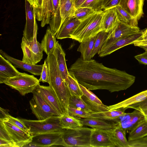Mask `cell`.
Returning <instances> with one entry per match:
<instances>
[{
  "mask_svg": "<svg viewBox=\"0 0 147 147\" xmlns=\"http://www.w3.org/2000/svg\"><path fill=\"white\" fill-rule=\"evenodd\" d=\"M78 82L90 90H105L111 92L126 90L136 77L125 71L107 67L94 59L78 58L68 69Z\"/></svg>",
  "mask_w": 147,
  "mask_h": 147,
  "instance_id": "cell-1",
  "label": "cell"
},
{
  "mask_svg": "<svg viewBox=\"0 0 147 147\" xmlns=\"http://www.w3.org/2000/svg\"><path fill=\"white\" fill-rule=\"evenodd\" d=\"M103 12L102 10L96 11L82 21L70 35V38L80 43L96 36L102 31L101 24Z\"/></svg>",
  "mask_w": 147,
  "mask_h": 147,
  "instance_id": "cell-2",
  "label": "cell"
},
{
  "mask_svg": "<svg viewBox=\"0 0 147 147\" xmlns=\"http://www.w3.org/2000/svg\"><path fill=\"white\" fill-rule=\"evenodd\" d=\"M93 129L80 127L63 129L62 138L65 147H90V139Z\"/></svg>",
  "mask_w": 147,
  "mask_h": 147,
  "instance_id": "cell-3",
  "label": "cell"
},
{
  "mask_svg": "<svg viewBox=\"0 0 147 147\" xmlns=\"http://www.w3.org/2000/svg\"><path fill=\"white\" fill-rule=\"evenodd\" d=\"M60 116L51 117L43 120H32L20 119L28 128L32 136L45 133L62 131L60 122Z\"/></svg>",
  "mask_w": 147,
  "mask_h": 147,
  "instance_id": "cell-4",
  "label": "cell"
},
{
  "mask_svg": "<svg viewBox=\"0 0 147 147\" xmlns=\"http://www.w3.org/2000/svg\"><path fill=\"white\" fill-rule=\"evenodd\" d=\"M3 83L17 90L23 96L32 93L40 85L39 80L33 75L21 72L18 75L6 80Z\"/></svg>",
  "mask_w": 147,
  "mask_h": 147,
  "instance_id": "cell-5",
  "label": "cell"
},
{
  "mask_svg": "<svg viewBox=\"0 0 147 147\" xmlns=\"http://www.w3.org/2000/svg\"><path fill=\"white\" fill-rule=\"evenodd\" d=\"M33 96L30 100L32 113L38 120L45 119L48 118L61 116L53 108L38 94L32 92Z\"/></svg>",
  "mask_w": 147,
  "mask_h": 147,
  "instance_id": "cell-6",
  "label": "cell"
},
{
  "mask_svg": "<svg viewBox=\"0 0 147 147\" xmlns=\"http://www.w3.org/2000/svg\"><path fill=\"white\" fill-rule=\"evenodd\" d=\"M37 33L32 42L28 41L22 37L21 47L23 54L22 61L24 62L36 64L42 58L43 51L41 43L37 40Z\"/></svg>",
  "mask_w": 147,
  "mask_h": 147,
  "instance_id": "cell-7",
  "label": "cell"
},
{
  "mask_svg": "<svg viewBox=\"0 0 147 147\" xmlns=\"http://www.w3.org/2000/svg\"><path fill=\"white\" fill-rule=\"evenodd\" d=\"M16 147L25 146L31 142L33 136L17 127L8 117L0 119Z\"/></svg>",
  "mask_w": 147,
  "mask_h": 147,
  "instance_id": "cell-8",
  "label": "cell"
},
{
  "mask_svg": "<svg viewBox=\"0 0 147 147\" xmlns=\"http://www.w3.org/2000/svg\"><path fill=\"white\" fill-rule=\"evenodd\" d=\"M50 132L33 136L32 141L24 147H65L62 138V131Z\"/></svg>",
  "mask_w": 147,
  "mask_h": 147,
  "instance_id": "cell-9",
  "label": "cell"
},
{
  "mask_svg": "<svg viewBox=\"0 0 147 147\" xmlns=\"http://www.w3.org/2000/svg\"><path fill=\"white\" fill-rule=\"evenodd\" d=\"M140 31L138 26H134L119 20L113 30L109 33L100 51L104 49L121 38Z\"/></svg>",
  "mask_w": 147,
  "mask_h": 147,
  "instance_id": "cell-10",
  "label": "cell"
},
{
  "mask_svg": "<svg viewBox=\"0 0 147 147\" xmlns=\"http://www.w3.org/2000/svg\"><path fill=\"white\" fill-rule=\"evenodd\" d=\"M25 8L26 23L23 31V37L27 41L32 42L35 34L37 33L35 8L27 0H25Z\"/></svg>",
  "mask_w": 147,
  "mask_h": 147,
  "instance_id": "cell-11",
  "label": "cell"
},
{
  "mask_svg": "<svg viewBox=\"0 0 147 147\" xmlns=\"http://www.w3.org/2000/svg\"><path fill=\"white\" fill-rule=\"evenodd\" d=\"M144 119L145 118L142 113L135 109L132 113H126L112 121L115 122L126 132L129 133Z\"/></svg>",
  "mask_w": 147,
  "mask_h": 147,
  "instance_id": "cell-12",
  "label": "cell"
},
{
  "mask_svg": "<svg viewBox=\"0 0 147 147\" xmlns=\"http://www.w3.org/2000/svg\"><path fill=\"white\" fill-rule=\"evenodd\" d=\"M34 91L40 94L54 110L61 116L65 114L57 96L53 90L49 86H38Z\"/></svg>",
  "mask_w": 147,
  "mask_h": 147,
  "instance_id": "cell-13",
  "label": "cell"
},
{
  "mask_svg": "<svg viewBox=\"0 0 147 147\" xmlns=\"http://www.w3.org/2000/svg\"><path fill=\"white\" fill-rule=\"evenodd\" d=\"M111 129H93L90 139V147H116Z\"/></svg>",
  "mask_w": 147,
  "mask_h": 147,
  "instance_id": "cell-14",
  "label": "cell"
},
{
  "mask_svg": "<svg viewBox=\"0 0 147 147\" xmlns=\"http://www.w3.org/2000/svg\"><path fill=\"white\" fill-rule=\"evenodd\" d=\"M143 34V31L132 34L117 40L104 49L100 51L98 53L100 57L109 55L119 49L125 46L132 44L133 42L141 38Z\"/></svg>",
  "mask_w": 147,
  "mask_h": 147,
  "instance_id": "cell-15",
  "label": "cell"
},
{
  "mask_svg": "<svg viewBox=\"0 0 147 147\" xmlns=\"http://www.w3.org/2000/svg\"><path fill=\"white\" fill-rule=\"evenodd\" d=\"M144 0H121L119 5L134 19L138 21L144 14Z\"/></svg>",
  "mask_w": 147,
  "mask_h": 147,
  "instance_id": "cell-16",
  "label": "cell"
},
{
  "mask_svg": "<svg viewBox=\"0 0 147 147\" xmlns=\"http://www.w3.org/2000/svg\"><path fill=\"white\" fill-rule=\"evenodd\" d=\"M0 55L9 61L16 67L20 68L35 75H40L43 64H32L18 60L9 55L2 50H0Z\"/></svg>",
  "mask_w": 147,
  "mask_h": 147,
  "instance_id": "cell-17",
  "label": "cell"
},
{
  "mask_svg": "<svg viewBox=\"0 0 147 147\" xmlns=\"http://www.w3.org/2000/svg\"><path fill=\"white\" fill-rule=\"evenodd\" d=\"M81 22L74 16L67 18L63 22L56 35V38L59 39L70 38V35L73 33Z\"/></svg>",
  "mask_w": 147,
  "mask_h": 147,
  "instance_id": "cell-18",
  "label": "cell"
},
{
  "mask_svg": "<svg viewBox=\"0 0 147 147\" xmlns=\"http://www.w3.org/2000/svg\"><path fill=\"white\" fill-rule=\"evenodd\" d=\"M103 11L101 24L102 30L108 33L111 32L115 28L119 21L115 7Z\"/></svg>",
  "mask_w": 147,
  "mask_h": 147,
  "instance_id": "cell-19",
  "label": "cell"
},
{
  "mask_svg": "<svg viewBox=\"0 0 147 147\" xmlns=\"http://www.w3.org/2000/svg\"><path fill=\"white\" fill-rule=\"evenodd\" d=\"M20 72L8 60L0 55V83L6 80L16 76Z\"/></svg>",
  "mask_w": 147,
  "mask_h": 147,
  "instance_id": "cell-20",
  "label": "cell"
},
{
  "mask_svg": "<svg viewBox=\"0 0 147 147\" xmlns=\"http://www.w3.org/2000/svg\"><path fill=\"white\" fill-rule=\"evenodd\" d=\"M53 53L56 57L61 73L66 83L67 80L69 72L66 63L65 54L58 41Z\"/></svg>",
  "mask_w": 147,
  "mask_h": 147,
  "instance_id": "cell-21",
  "label": "cell"
},
{
  "mask_svg": "<svg viewBox=\"0 0 147 147\" xmlns=\"http://www.w3.org/2000/svg\"><path fill=\"white\" fill-rule=\"evenodd\" d=\"M84 125L91 127L93 129H110L115 126V123L113 121L92 118H79Z\"/></svg>",
  "mask_w": 147,
  "mask_h": 147,
  "instance_id": "cell-22",
  "label": "cell"
},
{
  "mask_svg": "<svg viewBox=\"0 0 147 147\" xmlns=\"http://www.w3.org/2000/svg\"><path fill=\"white\" fill-rule=\"evenodd\" d=\"M128 108L127 107H122L104 112H93L90 113L87 118L98 119L112 121L120 116L125 114L126 113L125 112V110Z\"/></svg>",
  "mask_w": 147,
  "mask_h": 147,
  "instance_id": "cell-23",
  "label": "cell"
},
{
  "mask_svg": "<svg viewBox=\"0 0 147 147\" xmlns=\"http://www.w3.org/2000/svg\"><path fill=\"white\" fill-rule=\"evenodd\" d=\"M53 11L49 23L51 30L55 35L61 26L60 0H52Z\"/></svg>",
  "mask_w": 147,
  "mask_h": 147,
  "instance_id": "cell-24",
  "label": "cell"
},
{
  "mask_svg": "<svg viewBox=\"0 0 147 147\" xmlns=\"http://www.w3.org/2000/svg\"><path fill=\"white\" fill-rule=\"evenodd\" d=\"M147 97V90L142 91L127 99L115 105L107 106L109 110L127 107L134 104L140 102Z\"/></svg>",
  "mask_w": 147,
  "mask_h": 147,
  "instance_id": "cell-25",
  "label": "cell"
},
{
  "mask_svg": "<svg viewBox=\"0 0 147 147\" xmlns=\"http://www.w3.org/2000/svg\"><path fill=\"white\" fill-rule=\"evenodd\" d=\"M115 124L114 127L111 129V136L116 147H129L128 141L125 137L126 132L122 128Z\"/></svg>",
  "mask_w": 147,
  "mask_h": 147,
  "instance_id": "cell-26",
  "label": "cell"
},
{
  "mask_svg": "<svg viewBox=\"0 0 147 147\" xmlns=\"http://www.w3.org/2000/svg\"><path fill=\"white\" fill-rule=\"evenodd\" d=\"M55 36L50 27H48L41 43L43 51L47 55L54 51L55 48L57 41Z\"/></svg>",
  "mask_w": 147,
  "mask_h": 147,
  "instance_id": "cell-27",
  "label": "cell"
},
{
  "mask_svg": "<svg viewBox=\"0 0 147 147\" xmlns=\"http://www.w3.org/2000/svg\"><path fill=\"white\" fill-rule=\"evenodd\" d=\"M59 6L61 26L66 18L74 16L76 8L73 0H60Z\"/></svg>",
  "mask_w": 147,
  "mask_h": 147,
  "instance_id": "cell-28",
  "label": "cell"
},
{
  "mask_svg": "<svg viewBox=\"0 0 147 147\" xmlns=\"http://www.w3.org/2000/svg\"><path fill=\"white\" fill-rule=\"evenodd\" d=\"M95 40V36L80 43L77 51L80 53L81 58L85 61L91 59V54Z\"/></svg>",
  "mask_w": 147,
  "mask_h": 147,
  "instance_id": "cell-29",
  "label": "cell"
},
{
  "mask_svg": "<svg viewBox=\"0 0 147 147\" xmlns=\"http://www.w3.org/2000/svg\"><path fill=\"white\" fill-rule=\"evenodd\" d=\"M128 141H134L147 136V121L145 119L140 123L129 133Z\"/></svg>",
  "mask_w": 147,
  "mask_h": 147,
  "instance_id": "cell-30",
  "label": "cell"
},
{
  "mask_svg": "<svg viewBox=\"0 0 147 147\" xmlns=\"http://www.w3.org/2000/svg\"><path fill=\"white\" fill-rule=\"evenodd\" d=\"M60 122L63 129H74L83 126L79 118L69 114H65L60 116Z\"/></svg>",
  "mask_w": 147,
  "mask_h": 147,
  "instance_id": "cell-31",
  "label": "cell"
},
{
  "mask_svg": "<svg viewBox=\"0 0 147 147\" xmlns=\"http://www.w3.org/2000/svg\"><path fill=\"white\" fill-rule=\"evenodd\" d=\"M53 11L52 0H43L41 27H44L46 25L49 24Z\"/></svg>",
  "mask_w": 147,
  "mask_h": 147,
  "instance_id": "cell-32",
  "label": "cell"
},
{
  "mask_svg": "<svg viewBox=\"0 0 147 147\" xmlns=\"http://www.w3.org/2000/svg\"><path fill=\"white\" fill-rule=\"evenodd\" d=\"M65 84L71 95L79 97H81L82 96L83 94L79 86V83L73 74L69 72L67 80Z\"/></svg>",
  "mask_w": 147,
  "mask_h": 147,
  "instance_id": "cell-33",
  "label": "cell"
},
{
  "mask_svg": "<svg viewBox=\"0 0 147 147\" xmlns=\"http://www.w3.org/2000/svg\"><path fill=\"white\" fill-rule=\"evenodd\" d=\"M115 7L119 20L134 26H138V21L133 18L121 7L118 5Z\"/></svg>",
  "mask_w": 147,
  "mask_h": 147,
  "instance_id": "cell-34",
  "label": "cell"
},
{
  "mask_svg": "<svg viewBox=\"0 0 147 147\" xmlns=\"http://www.w3.org/2000/svg\"><path fill=\"white\" fill-rule=\"evenodd\" d=\"M69 106L80 109L90 113L93 112L91 108L84 101L82 97L71 95Z\"/></svg>",
  "mask_w": 147,
  "mask_h": 147,
  "instance_id": "cell-35",
  "label": "cell"
},
{
  "mask_svg": "<svg viewBox=\"0 0 147 147\" xmlns=\"http://www.w3.org/2000/svg\"><path fill=\"white\" fill-rule=\"evenodd\" d=\"M109 33L102 30L98 32L95 36V40L93 48L91 54V57L92 58L101 49Z\"/></svg>",
  "mask_w": 147,
  "mask_h": 147,
  "instance_id": "cell-36",
  "label": "cell"
},
{
  "mask_svg": "<svg viewBox=\"0 0 147 147\" xmlns=\"http://www.w3.org/2000/svg\"><path fill=\"white\" fill-rule=\"evenodd\" d=\"M95 12L89 8L80 7L76 9L74 16L81 22Z\"/></svg>",
  "mask_w": 147,
  "mask_h": 147,
  "instance_id": "cell-37",
  "label": "cell"
},
{
  "mask_svg": "<svg viewBox=\"0 0 147 147\" xmlns=\"http://www.w3.org/2000/svg\"><path fill=\"white\" fill-rule=\"evenodd\" d=\"M84 101L91 108L93 112H102L109 111L107 106L101 105L90 100L83 95L81 97Z\"/></svg>",
  "mask_w": 147,
  "mask_h": 147,
  "instance_id": "cell-38",
  "label": "cell"
},
{
  "mask_svg": "<svg viewBox=\"0 0 147 147\" xmlns=\"http://www.w3.org/2000/svg\"><path fill=\"white\" fill-rule=\"evenodd\" d=\"M79 85L82 92L83 95L86 97L90 100L100 105H104L102 103L101 100L90 90L79 83Z\"/></svg>",
  "mask_w": 147,
  "mask_h": 147,
  "instance_id": "cell-39",
  "label": "cell"
},
{
  "mask_svg": "<svg viewBox=\"0 0 147 147\" xmlns=\"http://www.w3.org/2000/svg\"><path fill=\"white\" fill-rule=\"evenodd\" d=\"M68 113L69 115L79 118H87L90 113L82 110L69 106Z\"/></svg>",
  "mask_w": 147,
  "mask_h": 147,
  "instance_id": "cell-40",
  "label": "cell"
},
{
  "mask_svg": "<svg viewBox=\"0 0 147 147\" xmlns=\"http://www.w3.org/2000/svg\"><path fill=\"white\" fill-rule=\"evenodd\" d=\"M121 0H100V7L101 10L104 11L119 5Z\"/></svg>",
  "mask_w": 147,
  "mask_h": 147,
  "instance_id": "cell-41",
  "label": "cell"
},
{
  "mask_svg": "<svg viewBox=\"0 0 147 147\" xmlns=\"http://www.w3.org/2000/svg\"><path fill=\"white\" fill-rule=\"evenodd\" d=\"M100 0H86L80 7L89 8L95 11H100Z\"/></svg>",
  "mask_w": 147,
  "mask_h": 147,
  "instance_id": "cell-42",
  "label": "cell"
},
{
  "mask_svg": "<svg viewBox=\"0 0 147 147\" xmlns=\"http://www.w3.org/2000/svg\"><path fill=\"white\" fill-rule=\"evenodd\" d=\"M7 117H8L13 123L17 127L23 131L30 134L29 129L20 119L15 118L9 114L7 115Z\"/></svg>",
  "mask_w": 147,
  "mask_h": 147,
  "instance_id": "cell-43",
  "label": "cell"
},
{
  "mask_svg": "<svg viewBox=\"0 0 147 147\" xmlns=\"http://www.w3.org/2000/svg\"><path fill=\"white\" fill-rule=\"evenodd\" d=\"M39 80L40 82H42L43 83L47 82L49 84V82L50 78L49 69L47 64L45 60L43 64L42 71Z\"/></svg>",
  "mask_w": 147,
  "mask_h": 147,
  "instance_id": "cell-44",
  "label": "cell"
},
{
  "mask_svg": "<svg viewBox=\"0 0 147 147\" xmlns=\"http://www.w3.org/2000/svg\"><path fill=\"white\" fill-rule=\"evenodd\" d=\"M127 107L134 109H147V97L143 100L131 105L128 106Z\"/></svg>",
  "mask_w": 147,
  "mask_h": 147,
  "instance_id": "cell-45",
  "label": "cell"
},
{
  "mask_svg": "<svg viewBox=\"0 0 147 147\" xmlns=\"http://www.w3.org/2000/svg\"><path fill=\"white\" fill-rule=\"evenodd\" d=\"M0 138L6 140L14 144L5 129L3 124L1 121H0Z\"/></svg>",
  "mask_w": 147,
  "mask_h": 147,
  "instance_id": "cell-46",
  "label": "cell"
},
{
  "mask_svg": "<svg viewBox=\"0 0 147 147\" xmlns=\"http://www.w3.org/2000/svg\"><path fill=\"white\" fill-rule=\"evenodd\" d=\"M134 57L140 64L147 65V51L135 56Z\"/></svg>",
  "mask_w": 147,
  "mask_h": 147,
  "instance_id": "cell-47",
  "label": "cell"
},
{
  "mask_svg": "<svg viewBox=\"0 0 147 147\" xmlns=\"http://www.w3.org/2000/svg\"><path fill=\"white\" fill-rule=\"evenodd\" d=\"M135 46L140 47L147 46V36L142 38L133 42L132 44Z\"/></svg>",
  "mask_w": 147,
  "mask_h": 147,
  "instance_id": "cell-48",
  "label": "cell"
},
{
  "mask_svg": "<svg viewBox=\"0 0 147 147\" xmlns=\"http://www.w3.org/2000/svg\"><path fill=\"white\" fill-rule=\"evenodd\" d=\"M0 147H16L12 143L6 140L0 138Z\"/></svg>",
  "mask_w": 147,
  "mask_h": 147,
  "instance_id": "cell-49",
  "label": "cell"
},
{
  "mask_svg": "<svg viewBox=\"0 0 147 147\" xmlns=\"http://www.w3.org/2000/svg\"><path fill=\"white\" fill-rule=\"evenodd\" d=\"M9 111L7 109H5L0 107V119H3L7 117V115H9L8 112Z\"/></svg>",
  "mask_w": 147,
  "mask_h": 147,
  "instance_id": "cell-50",
  "label": "cell"
},
{
  "mask_svg": "<svg viewBox=\"0 0 147 147\" xmlns=\"http://www.w3.org/2000/svg\"><path fill=\"white\" fill-rule=\"evenodd\" d=\"M76 8L80 7L86 0H73Z\"/></svg>",
  "mask_w": 147,
  "mask_h": 147,
  "instance_id": "cell-51",
  "label": "cell"
},
{
  "mask_svg": "<svg viewBox=\"0 0 147 147\" xmlns=\"http://www.w3.org/2000/svg\"><path fill=\"white\" fill-rule=\"evenodd\" d=\"M138 110L142 113L144 116L145 119L147 121V109H139Z\"/></svg>",
  "mask_w": 147,
  "mask_h": 147,
  "instance_id": "cell-52",
  "label": "cell"
},
{
  "mask_svg": "<svg viewBox=\"0 0 147 147\" xmlns=\"http://www.w3.org/2000/svg\"><path fill=\"white\" fill-rule=\"evenodd\" d=\"M147 36V28L143 31V34L142 38Z\"/></svg>",
  "mask_w": 147,
  "mask_h": 147,
  "instance_id": "cell-53",
  "label": "cell"
},
{
  "mask_svg": "<svg viewBox=\"0 0 147 147\" xmlns=\"http://www.w3.org/2000/svg\"><path fill=\"white\" fill-rule=\"evenodd\" d=\"M140 47L144 49L145 51H147V46H142Z\"/></svg>",
  "mask_w": 147,
  "mask_h": 147,
  "instance_id": "cell-54",
  "label": "cell"
},
{
  "mask_svg": "<svg viewBox=\"0 0 147 147\" xmlns=\"http://www.w3.org/2000/svg\"></svg>",
  "mask_w": 147,
  "mask_h": 147,
  "instance_id": "cell-55",
  "label": "cell"
}]
</instances>
